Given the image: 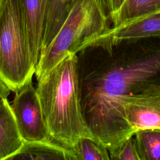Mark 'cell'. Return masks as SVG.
I'll return each instance as SVG.
<instances>
[{
	"label": "cell",
	"mask_w": 160,
	"mask_h": 160,
	"mask_svg": "<svg viewBox=\"0 0 160 160\" xmlns=\"http://www.w3.org/2000/svg\"><path fill=\"white\" fill-rule=\"evenodd\" d=\"M160 75V50L122 61L98 72L86 83L82 103L96 141L111 151L134 136L121 102L145 88Z\"/></svg>",
	"instance_id": "obj_1"
},
{
	"label": "cell",
	"mask_w": 160,
	"mask_h": 160,
	"mask_svg": "<svg viewBox=\"0 0 160 160\" xmlns=\"http://www.w3.org/2000/svg\"><path fill=\"white\" fill-rule=\"evenodd\" d=\"M36 89L51 140L72 150L81 138L96 140L83 110L76 54L54 66Z\"/></svg>",
	"instance_id": "obj_2"
},
{
	"label": "cell",
	"mask_w": 160,
	"mask_h": 160,
	"mask_svg": "<svg viewBox=\"0 0 160 160\" xmlns=\"http://www.w3.org/2000/svg\"><path fill=\"white\" fill-rule=\"evenodd\" d=\"M106 0H72L68 16L36 67L37 81L71 54L86 48L87 44L109 27Z\"/></svg>",
	"instance_id": "obj_3"
},
{
	"label": "cell",
	"mask_w": 160,
	"mask_h": 160,
	"mask_svg": "<svg viewBox=\"0 0 160 160\" xmlns=\"http://www.w3.org/2000/svg\"><path fill=\"white\" fill-rule=\"evenodd\" d=\"M35 71L21 0H0V79L16 92Z\"/></svg>",
	"instance_id": "obj_4"
},
{
	"label": "cell",
	"mask_w": 160,
	"mask_h": 160,
	"mask_svg": "<svg viewBox=\"0 0 160 160\" xmlns=\"http://www.w3.org/2000/svg\"><path fill=\"white\" fill-rule=\"evenodd\" d=\"M14 93L11 107L23 141L49 140L41 102L32 81Z\"/></svg>",
	"instance_id": "obj_5"
},
{
	"label": "cell",
	"mask_w": 160,
	"mask_h": 160,
	"mask_svg": "<svg viewBox=\"0 0 160 160\" xmlns=\"http://www.w3.org/2000/svg\"><path fill=\"white\" fill-rule=\"evenodd\" d=\"M121 107L133 134L144 129L160 131V85L154 82L124 97Z\"/></svg>",
	"instance_id": "obj_6"
},
{
	"label": "cell",
	"mask_w": 160,
	"mask_h": 160,
	"mask_svg": "<svg viewBox=\"0 0 160 160\" xmlns=\"http://www.w3.org/2000/svg\"><path fill=\"white\" fill-rule=\"evenodd\" d=\"M154 36H160V11L109 28L91 41L86 48L101 47L111 52L114 46L123 41Z\"/></svg>",
	"instance_id": "obj_7"
},
{
	"label": "cell",
	"mask_w": 160,
	"mask_h": 160,
	"mask_svg": "<svg viewBox=\"0 0 160 160\" xmlns=\"http://www.w3.org/2000/svg\"><path fill=\"white\" fill-rule=\"evenodd\" d=\"M30 51L36 67L43 36L46 0H21Z\"/></svg>",
	"instance_id": "obj_8"
},
{
	"label": "cell",
	"mask_w": 160,
	"mask_h": 160,
	"mask_svg": "<svg viewBox=\"0 0 160 160\" xmlns=\"http://www.w3.org/2000/svg\"><path fill=\"white\" fill-rule=\"evenodd\" d=\"M23 142L11 105L8 98H0V160H9Z\"/></svg>",
	"instance_id": "obj_9"
},
{
	"label": "cell",
	"mask_w": 160,
	"mask_h": 160,
	"mask_svg": "<svg viewBox=\"0 0 160 160\" xmlns=\"http://www.w3.org/2000/svg\"><path fill=\"white\" fill-rule=\"evenodd\" d=\"M14 159L78 160L72 149L64 147L50 139L24 141L21 149L9 160Z\"/></svg>",
	"instance_id": "obj_10"
},
{
	"label": "cell",
	"mask_w": 160,
	"mask_h": 160,
	"mask_svg": "<svg viewBox=\"0 0 160 160\" xmlns=\"http://www.w3.org/2000/svg\"><path fill=\"white\" fill-rule=\"evenodd\" d=\"M71 1L72 0H46L44 31L40 54L46 50L65 21Z\"/></svg>",
	"instance_id": "obj_11"
},
{
	"label": "cell",
	"mask_w": 160,
	"mask_h": 160,
	"mask_svg": "<svg viewBox=\"0 0 160 160\" xmlns=\"http://www.w3.org/2000/svg\"><path fill=\"white\" fill-rule=\"evenodd\" d=\"M160 11V0H124L111 20L113 26Z\"/></svg>",
	"instance_id": "obj_12"
},
{
	"label": "cell",
	"mask_w": 160,
	"mask_h": 160,
	"mask_svg": "<svg viewBox=\"0 0 160 160\" xmlns=\"http://www.w3.org/2000/svg\"><path fill=\"white\" fill-rule=\"evenodd\" d=\"M134 138L140 160H160V131L139 130Z\"/></svg>",
	"instance_id": "obj_13"
},
{
	"label": "cell",
	"mask_w": 160,
	"mask_h": 160,
	"mask_svg": "<svg viewBox=\"0 0 160 160\" xmlns=\"http://www.w3.org/2000/svg\"><path fill=\"white\" fill-rule=\"evenodd\" d=\"M78 160H109L108 149L95 139L81 138L73 149Z\"/></svg>",
	"instance_id": "obj_14"
},
{
	"label": "cell",
	"mask_w": 160,
	"mask_h": 160,
	"mask_svg": "<svg viewBox=\"0 0 160 160\" xmlns=\"http://www.w3.org/2000/svg\"><path fill=\"white\" fill-rule=\"evenodd\" d=\"M110 159L140 160L134 136L124 141L116 149L109 152Z\"/></svg>",
	"instance_id": "obj_15"
},
{
	"label": "cell",
	"mask_w": 160,
	"mask_h": 160,
	"mask_svg": "<svg viewBox=\"0 0 160 160\" xmlns=\"http://www.w3.org/2000/svg\"><path fill=\"white\" fill-rule=\"evenodd\" d=\"M109 18L111 19L118 12L124 0H106Z\"/></svg>",
	"instance_id": "obj_16"
},
{
	"label": "cell",
	"mask_w": 160,
	"mask_h": 160,
	"mask_svg": "<svg viewBox=\"0 0 160 160\" xmlns=\"http://www.w3.org/2000/svg\"><path fill=\"white\" fill-rule=\"evenodd\" d=\"M11 91L0 79V98H8Z\"/></svg>",
	"instance_id": "obj_17"
}]
</instances>
